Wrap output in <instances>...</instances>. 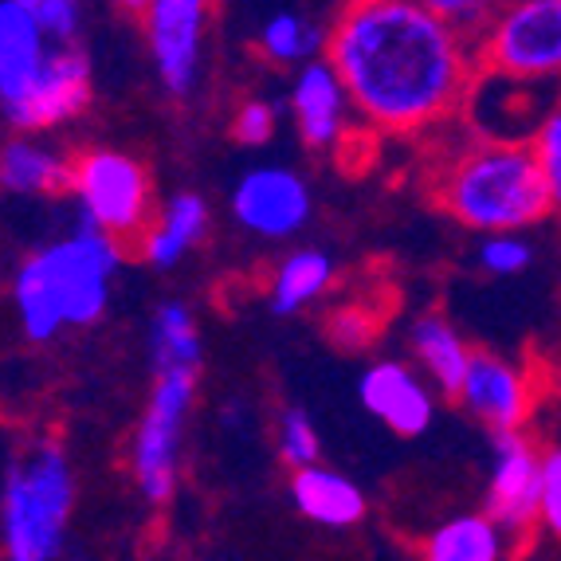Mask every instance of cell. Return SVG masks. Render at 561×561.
I'll use <instances>...</instances> for the list:
<instances>
[{
  "label": "cell",
  "instance_id": "1",
  "mask_svg": "<svg viewBox=\"0 0 561 561\" xmlns=\"http://www.w3.org/2000/svg\"><path fill=\"white\" fill-rule=\"evenodd\" d=\"M327 59L357 118L389 134L436 126L471 87L463 32L416 0H350L327 32Z\"/></svg>",
  "mask_w": 561,
  "mask_h": 561
},
{
  "label": "cell",
  "instance_id": "2",
  "mask_svg": "<svg viewBox=\"0 0 561 561\" xmlns=\"http://www.w3.org/2000/svg\"><path fill=\"white\" fill-rule=\"evenodd\" d=\"M122 267V248L103 228L79 225L71 236L39 248L12 279L20 330L28 342H51L67 327H94L111 302V279Z\"/></svg>",
  "mask_w": 561,
  "mask_h": 561
},
{
  "label": "cell",
  "instance_id": "3",
  "mask_svg": "<svg viewBox=\"0 0 561 561\" xmlns=\"http://www.w3.org/2000/svg\"><path fill=\"white\" fill-rule=\"evenodd\" d=\"M436 201L471 232H518L553 213L550 185L534 146L483 141L440 173Z\"/></svg>",
  "mask_w": 561,
  "mask_h": 561
},
{
  "label": "cell",
  "instance_id": "4",
  "mask_svg": "<svg viewBox=\"0 0 561 561\" xmlns=\"http://www.w3.org/2000/svg\"><path fill=\"white\" fill-rule=\"evenodd\" d=\"M76 511V471L64 444L36 440L12 456L0 486V550L9 561H51L64 553Z\"/></svg>",
  "mask_w": 561,
  "mask_h": 561
},
{
  "label": "cell",
  "instance_id": "5",
  "mask_svg": "<svg viewBox=\"0 0 561 561\" xmlns=\"http://www.w3.org/2000/svg\"><path fill=\"white\" fill-rule=\"evenodd\" d=\"M197 374L201 369H158L146 412L134 432L130 468L141 499L153 506L169 503L178 491L181 471V436H185L188 412L197 401Z\"/></svg>",
  "mask_w": 561,
  "mask_h": 561
},
{
  "label": "cell",
  "instance_id": "6",
  "mask_svg": "<svg viewBox=\"0 0 561 561\" xmlns=\"http://www.w3.org/2000/svg\"><path fill=\"white\" fill-rule=\"evenodd\" d=\"M79 225L103 228L114 240L141 236L150 225L153 188L138 158L122 150H87L71 161V185Z\"/></svg>",
  "mask_w": 561,
  "mask_h": 561
},
{
  "label": "cell",
  "instance_id": "7",
  "mask_svg": "<svg viewBox=\"0 0 561 561\" xmlns=\"http://www.w3.org/2000/svg\"><path fill=\"white\" fill-rule=\"evenodd\" d=\"M491 76L561 83V0H511L479 47Z\"/></svg>",
  "mask_w": 561,
  "mask_h": 561
},
{
  "label": "cell",
  "instance_id": "8",
  "mask_svg": "<svg viewBox=\"0 0 561 561\" xmlns=\"http://www.w3.org/2000/svg\"><path fill=\"white\" fill-rule=\"evenodd\" d=\"M94 76H91V56L83 47L56 44L47 64L39 67V76L32 79V87L20 94L16 103L4 106V122L20 134H44L56 130L64 122L79 118L91 106Z\"/></svg>",
  "mask_w": 561,
  "mask_h": 561
},
{
  "label": "cell",
  "instance_id": "9",
  "mask_svg": "<svg viewBox=\"0 0 561 561\" xmlns=\"http://www.w3.org/2000/svg\"><path fill=\"white\" fill-rule=\"evenodd\" d=\"M538 491H542V451L518 428L495 432L483 511L503 526L511 542H526L538 530Z\"/></svg>",
  "mask_w": 561,
  "mask_h": 561
},
{
  "label": "cell",
  "instance_id": "10",
  "mask_svg": "<svg viewBox=\"0 0 561 561\" xmlns=\"http://www.w3.org/2000/svg\"><path fill=\"white\" fill-rule=\"evenodd\" d=\"M314 213L310 185L283 165L248 169L232 188V220L260 240H287Z\"/></svg>",
  "mask_w": 561,
  "mask_h": 561
},
{
  "label": "cell",
  "instance_id": "11",
  "mask_svg": "<svg viewBox=\"0 0 561 561\" xmlns=\"http://www.w3.org/2000/svg\"><path fill=\"white\" fill-rule=\"evenodd\" d=\"M141 20H146V39H150L153 71L161 87L173 99H185L201 76L208 0H150Z\"/></svg>",
  "mask_w": 561,
  "mask_h": 561
},
{
  "label": "cell",
  "instance_id": "12",
  "mask_svg": "<svg viewBox=\"0 0 561 561\" xmlns=\"http://www.w3.org/2000/svg\"><path fill=\"white\" fill-rule=\"evenodd\" d=\"M290 118H295V130L307 141L310 150H337L350 134V91L337 76V67L327 56H314L307 64H299L295 79H290Z\"/></svg>",
  "mask_w": 561,
  "mask_h": 561
},
{
  "label": "cell",
  "instance_id": "13",
  "mask_svg": "<svg viewBox=\"0 0 561 561\" xmlns=\"http://www.w3.org/2000/svg\"><path fill=\"white\" fill-rule=\"evenodd\" d=\"M456 401L491 432H511L523 428L526 416H530L534 389L530 377L518 365L506 362V357L471 350L468 377H463V389H459Z\"/></svg>",
  "mask_w": 561,
  "mask_h": 561
},
{
  "label": "cell",
  "instance_id": "14",
  "mask_svg": "<svg viewBox=\"0 0 561 561\" xmlns=\"http://www.w3.org/2000/svg\"><path fill=\"white\" fill-rule=\"evenodd\" d=\"M357 397H362V409L397 436H421L436 416L432 389L404 362H374L357 381Z\"/></svg>",
  "mask_w": 561,
  "mask_h": 561
},
{
  "label": "cell",
  "instance_id": "15",
  "mask_svg": "<svg viewBox=\"0 0 561 561\" xmlns=\"http://www.w3.org/2000/svg\"><path fill=\"white\" fill-rule=\"evenodd\" d=\"M56 44L20 0H0V111L28 91Z\"/></svg>",
  "mask_w": 561,
  "mask_h": 561
},
{
  "label": "cell",
  "instance_id": "16",
  "mask_svg": "<svg viewBox=\"0 0 561 561\" xmlns=\"http://www.w3.org/2000/svg\"><path fill=\"white\" fill-rule=\"evenodd\" d=\"M290 503L307 523L322 526V530H350L365 518L362 486L322 463L290 471Z\"/></svg>",
  "mask_w": 561,
  "mask_h": 561
},
{
  "label": "cell",
  "instance_id": "17",
  "mask_svg": "<svg viewBox=\"0 0 561 561\" xmlns=\"http://www.w3.org/2000/svg\"><path fill=\"white\" fill-rule=\"evenodd\" d=\"M208 205L197 193H178L169 197L165 208L158 213L153 225L141 232V260L158 267V272H173L193 248L208 236Z\"/></svg>",
  "mask_w": 561,
  "mask_h": 561
},
{
  "label": "cell",
  "instance_id": "18",
  "mask_svg": "<svg viewBox=\"0 0 561 561\" xmlns=\"http://www.w3.org/2000/svg\"><path fill=\"white\" fill-rule=\"evenodd\" d=\"M409 350L412 357L421 362L424 377H428L444 397L456 401L459 389H463V377H468L471 365V350L468 342L456 334L444 314H421L409 330Z\"/></svg>",
  "mask_w": 561,
  "mask_h": 561
},
{
  "label": "cell",
  "instance_id": "19",
  "mask_svg": "<svg viewBox=\"0 0 561 561\" xmlns=\"http://www.w3.org/2000/svg\"><path fill=\"white\" fill-rule=\"evenodd\" d=\"M71 185V161L51 146L28 138H12L0 146V188L16 197H44Z\"/></svg>",
  "mask_w": 561,
  "mask_h": 561
},
{
  "label": "cell",
  "instance_id": "20",
  "mask_svg": "<svg viewBox=\"0 0 561 561\" xmlns=\"http://www.w3.org/2000/svg\"><path fill=\"white\" fill-rule=\"evenodd\" d=\"M511 538L506 530L486 515V511H471V515H456L440 523L424 538L421 553L428 561H499L511 553Z\"/></svg>",
  "mask_w": 561,
  "mask_h": 561
},
{
  "label": "cell",
  "instance_id": "21",
  "mask_svg": "<svg viewBox=\"0 0 561 561\" xmlns=\"http://www.w3.org/2000/svg\"><path fill=\"white\" fill-rule=\"evenodd\" d=\"M334 283V260L322 248H299L275 267L272 287H267V307L279 319H290L307 310L314 299L327 295V287Z\"/></svg>",
  "mask_w": 561,
  "mask_h": 561
},
{
  "label": "cell",
  "instance_id": "22",
  "mask_svg": "<svg viewBox=\"0 0 561 561\" xmlns=\"http://www.w3.org/2000/svg\"><path fill=\"white\" fill-rule=\"evenodd\" d=\"M201 330L185 302L169 299L153 310L150 322V365L158 369H201Z\"/></svg>",
  "mask_w": 561,
  "mask_h": 561
},
{
  "label": "cell",
  "instance_id": "23",
  "mask_svg": "<svg viewBox=\"0 0 561 561\" xmlns=\"http://www.w3.org/2000/svg\"><path fill=\"white\" fill-rule=\"evenodd\" d=\"M260 51L279 67H299L314 56H327V32L295 12H279L260 28Z\"/></svg>",
  "mask_w": 561,
  "mask_h": 561
},
{
  "label": "cell",
  "instance_id": "24",
  "mask_svg": "<svg viewBox=\"0 0 561 561\" xmlns=\"http://www.w3.org/2000/svg\"><path fill=\"white\" fill-rule=\"evenodd\" d=\"M476 260H479V267H483L486 275H499V279H506V275H523L526 267H530L534 248L518 232H483Z\"/></svg>",
  "mask_w": 561,
  "mask_h": 561
},
{
  "label": "cell",
  "instance_id": "25",
  "mask_svg": "<svg viewBox=\"0 0 561 561\" xmlns=\"http://www.w3.org/2000/svg\"><path fill=\"white\" fill-rule=\"evenodd\" d=\"M279 456L290 471L295 468H307V463H319V451H322V440H319V428L310 421L302 409H283L279 412Z\"/></svg>",
  "mask_w": 561,
  "mask_h": 561
},
{
  "label": "cell",
  "instance_id": "26",
  "mask_svg": "<svg viewBox=\"0 0 561 561\" xmlns=\"http://www.w3.org/2000/svg\"><path fill=\"white\" fill-rule=\"evenodd\" d=\"M32 16L47 28V36L59 44H71L83 28V0H20Z\"/></svg>",
  "mask_w": 561,
  "mask_h": 561
},
{
  "label": "cell",
  "instance_id": "27",
  "mask_svg": "<svg viewBox=\"0 0 561 561\" xmlns=\"http://www.w3.org/2000/svg\"><path fill=\"white\" fill-rule=\"evenodd\" d=\"M538 526L561 546V444L542 451V491H538Z\"/></svg>",
  "mask_w": 561,
  "mask_h": 561
},
{
  "label": "cell",
  "instance_id": "28",
  "mask_svg": "<svg viewBox=\"0 0 561 561\" xmlns=\"http://www.w3.org/2000/svg\"><path fill=\"white\" fill-rule=\"evenodd\" d=\"M275 126H279V111L267 99H248L240 103L232 118V138L240 146H267L275 138Z\"/></svg>",
  "mask_w": 561,
  "mask_h": 561
},
{
  "label": "cell",
  "instance_id": "29",
  "mask_svg": "<svg viewBox=\"0 0 561 561\" xmlns=\"http://www.w3.org/2000/svg\"><path fill=\"white\" fill-rule=\"evenodd\" d=\"M534 153L542 161L553 208H561V111H550L538 122V130H534Z\"/></svg>",
  "mask_w": 561,
  "mask_h": 561
},
{
  "label": "cell",
  "instance_id": "30",
  "mask_svg": "<svg viewBox=\"0 0 561 561\" xmlns=\"http://www.w3.org/2000/svg\"><path fill=\"white\" fill-rule=\"evenodd\" d=\"M416 4H424L428 12L448 20L451 28H459L463 36L486 28L495 20V0H416Z\"/></svg>",
  "mask_w": 561,
  "mask_h": 561
},
{
  "label": "cell",
  "instance_id": "31",
  "mask_svg": "<svg viewBox=\"0 0 561 561\" xmlns=\"http://www.w3.org/2000/svg\"><path fill=\"white\" fill-rule=\"evenodd\" d=\"M374 334H377V322H374V314H365V310H342V314H334V322H330V337H334L342 350H365L374 342Z\"/></svg>",
  "mask_w": 561,
  "mask_h": 561
},
{
  "label": "cell",
  "instance_id": "32",
  "mask_svg": "<svg viewBox=\"0 0 561 561\" xmlns=\"http://www.w3.org/2000/svg\"><path fill=\"white\" fill-rule=\"evenodd\" d=\"M114 9L130 12V16H141V12L150 9V0H114Z\"/></svg>",
  "mask_w": 561,
  "mask_h": 561
}]
</instances>
